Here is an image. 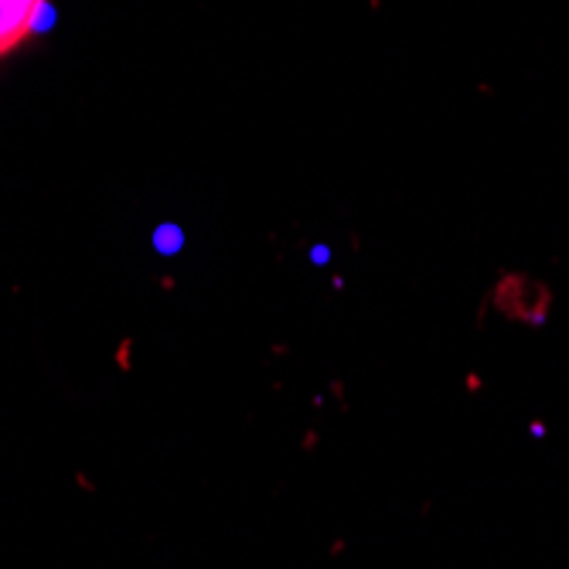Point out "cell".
<instances>
[{"label": "cell", "mask_w": 569, "mask_h": 569, "mask_svg": "<svg viewBox=\"0 0 569 569\" xmlns=\"http://www.w3.org/2000/svg\"><path fill=\"white\" fill-rule=\"evenodd\" d=\"M41 11V0H0V56L14 51L28 34Z\"/></svg>", "instance_id": "cell-1"}]
</instances>
